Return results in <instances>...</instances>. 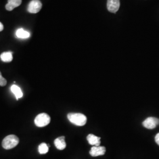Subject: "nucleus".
<instances>
[{"mask_svg":"<svg viewBox=\"0 0 159 159\" xmlns=\"http://www.w3.org/2000/svg\"><path fill=\"white\" fill-rule=\"evenodd\" d=\"M67 118L71 123L78 126L85 125L87 123V117L83 114L69 113Z\"/></svg>","mask_w":159,"mask_h":159,"instance_id":"obj_1","label":"nucleus"},{"mask_svg":"<svg viewBox=\"0 0 159 159\" xmlns=\"http://www.w3.org/2000/svg\"><path fill=\"white\" fill-rule=\"evenodd\" d=\"M19 143V139L18 137L14 134H11L6 137L2 142V148L6 150L11 149L17 146Z\"/></svg>","mask_w":159,"mask_h":159,"instance_id":"obj_2","label":"nucleus"},{"mask_svg":"<svg viewBox=\"0 0 159 159\" xmlns=\"http://www.w3.org/2000/svg\"><path fill=\"white\" fill-rule=\"evenodd\" d=\"M50 117L46 113H40L36 116L34 120L35 125L39 127H43L48 125L50 122Z\"/></svg>","mask_w":159,"mask_h":159,"instance_id":"obj_3","label":"nucleus"},{"mask_svg":"<svg viewBox=\"0 0 159 159\" xmlns=\"http://www.w3.org/2000/svg\"><path fill=\"white\" fill-rule=\"evenodd\" d=\"M42 8V3L40 0H32L30 3L27 10L30 13L35 14L40 11Z\"/></svg>","mask_w":159,"mask_h":159,"instance_id":"obj_4","label":"nucleus"},{"mask_svg":"<svg viewBox=\"0 0 159 159\" xmlns=\"http://www.w3.org/2000/svg\"><path fill=\"white\" fill-rule=\"evenodd\" d=\"M159 125V119L155 117H148L143 122V126L148 129H154Z\"/></svg>","mask_w":159,"mask_h":159,"instance_id":"obj_5","label":"nucleus"},{"mask_svg":"<svg viewBox=\"0 0 159 159\" xmlns=\"http://www.w3.org/2000/svg\"><path fill=\"white\" fill-rule=\"evenodd\" d=\"M120 3V0H107V8L108 11L116 13L119 9Z\"/></svg>","mask_w":159,"mask_h":159,"instance_id":"obj_6","label":"nucleus"},{"mask_svg":"<svg viewBox=\"0 0 159 159\" xmlns=\"http://www.w3.org/2000/svg\"><path fill=\"white\" fill-rule=\"evenodd\" d=\"M106 148L104 146H93L90 151V154L93 157L104 155L106 153Z\"/></svg>","mask_w":159,"mask_h":159,"instance_id":"obj_7","label":"nucleus"},{"mask_svg":"<svg viewBox=\"0 0 159 159\" xmlns=\"http://www.w3.org/2000/svg\"><path fill=\"white\" fill-rule=\"evenodd\" d=\"M87 140L89 143L94 146H99L100 145V137L96 136L94 134H90L87 137Z\"/></svg>","mask_w":159,"mask_h":159,"instance_id":"obj_8","label":"nucleus"},{"mask_svg":"<svg viewBox=\"0 0 159 159\" xmlns=\"http://www.w3.org/2000/svg\"><path fill=\"white\" fill-rule=\"evenodd\" d=\"M54 145L57 149L63 150L66 148V143L65 142V137L61 136L57 138L54 140Z\"/></svg>","mask_w":159,"mask_h":159,"instance_id":"obj_9","label":"nucleus"},{"mask_svg":"<svg viewBox=\"0 0 159 159\" xmlns=\"http://www.w3.org/2000/svg\"><path fill=\"white\" fill-rule=\"evenodd\" d=\"M22 0H8V3L6 4V8L8 11H12L15 8L20 6Z\"/></svg>","mask_w":159,"mask_h":159,"instance_id":"obj_10","label":"nucleus"},{"mask_svg":"<svg viewBox=\"0 0 159 159\" xmlns=\"http://www.w3.org/2000/svg\"><path fill=\"white\" fill-rule=\"evenodd\" d=\"M11 90L12 93L15 95L17 100L19 98H21L23 96V92L21 91V89L17 86V85H12L11 87Z\"/></svg>","mask_w":159,"mask_h":159,"instance_id":"obj_11","label":"nucleus"},{"mask_svg":"<svg viewBox=\"0 0 159 159\" xmlns=\"http://www.w3.org/2000/svg\"><path fill=\"white\" fill-rule=\"evenodd\" d=\"M0 57L1 60L4 62H6V63L11 62L12 60V54L11 52H10V51L4 52L1 54Z\"/></svg>","mask_w":159,"mask_h":159,"instance_id":"obj_12","label":"nucleus"},{"mask_svg":"<svg viewBox=\"0 0 159 159\" xmlns=\"http://www.w3.org/2000/svg\"><path fill=\"white\" fill-rule=\"evenodd\" d=\"M16 34L17 37L20 39H28L30 35L29 32L23 29H18Z\"/></svg>","mask_w":159,"mask_h":159,"instance_id":"obj_13","label":"nucleus"},{"mask_svg":"<svg viewBox=\"0 0 159 159\" xmlns=\"http://www.w3.org/2000/svg\"><path fill=\"white\" fill-rule=\"evenodd\" d=\"M49 150V147L48 144H47L45 143H43L40 144L39 146V152L41 154H44L48 153Z\"/></svg>","mask_w":159,"mask_h":159,"instance_id":"obj_14","label":"nucleus"},{"mask_svg":"<svg viewBox=\"0 0 159 159\" xmlns=\"http://www.w3.org/2000/svg\"><path fill=\"white\" fill-rule=\"evenodd\" d=\"M6 84H7V80L5 78H4L2 76L1 73L0 72V85L3 87V86H5Z\"/></svg>","mask_w":159,"mask_h":159,"instance_id":"obj_15","label":"nucleus"},{"mask_svg":"<svg viewBox=\"0 0 159 159\" xmlns=\"http://www.w3.org/2000/svg\"><path fill=\"white\" fill-rule=\"evenodd\" d=\"M155 141L159 146V133L158 134H157L156 136L155 137Z\"/></svg>","mask_w":159,"mask_h":159,"instance_id":"obj_16","label":"nucleus"},{"mask_svg":"<svg viewBox=\"0 0 159 159\" xmlns=\"http://www.w3.org/2000/svg\"><path fill=\"white\" fill-rule=\"evenodd\" d=\"M4 30V25L0 22V31H2Z\"/></svg>","mask_w":159,"mask_h":159,"instance_id":"obj_17","label":"nucleus"}]
</instances>
